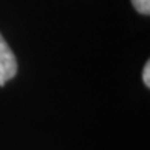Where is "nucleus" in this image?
I'll use <instances>...</instances> for the list:
<instances>
[{
	"mask_svg": "<svg viewBox=\"0 0 150 150\" xmlns=\"http://www.w3.org/2000/svg\"><path fill=\"white\" fill-rule=\"evenodd\" d=\"M17 74V60L8 43L0 34V86H5L6 81L14 78Z\"/></svg>",
	"mask_w": 150,
	"mask_h": 150,
	"instance_id": "f257e3e1",
	"label": "nucleus"
},
{
	"mask_svg": "<svg viewBox=\"0 0 150 150\" xmlns=\"http://www.w3.org/2000/svg\"><path fill=\"white\" fill-rule=\"evenodd\" d=\"M142 81H144L146 86H150V63L147 61L144 66V71H142Z\"/></svg>",
	"mask_w": 150,
	"mask_h": 150,
	"instance_id": "7ed1b4c3",
	"label": "nucleus"
},
{
	"mask_svg": "<svg viewBox=\"0 0 150 150\" xmlns=\"http://www.w3.org/2000/svg\"><path fill=\"white\" fill-rule=\"evenodd\" d=\"M132 5L139 14H144V16L150 14V0H132Z\"/></svg>",
	"mask_w": 150,
	"mask_h": 150,
	"instance_id": "f03ea898",
	"label": "nucleus"
}]
</instances>
